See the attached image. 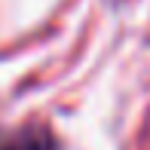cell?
<instances>
[{
	"mask_svg": "<svg viewBox=\"0 0 150 150\" xmlns=\"http://www.w3.org/2000/svg\"><path fill=\"white\" fill-rule=\"evenodd\" d=\"M0 150H58L49 129H22L12 138H6Z\"/></svg>",
	"mask_w": 150,
	"mask_h": 150,
	"instance_id": "obj_1",
	"label": "cell"
}]
</instances>
